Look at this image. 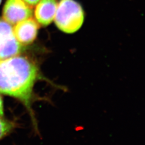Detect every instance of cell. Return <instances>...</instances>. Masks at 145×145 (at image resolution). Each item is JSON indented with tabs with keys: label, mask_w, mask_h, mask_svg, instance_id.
<instances>
[{
	"label": "cell",
	"mask_w": 145,
	"mask_h": 145,
	"mask_svg": "<svg viewBox=\"0 0 145 145\" xmlns=\"http://www.w3.org/2000/svg\"><path fill=\"white\" fill-rule=\"evenodd\" d=\"M2 0H0V5H1V3H2Z\"/></svg>",
	"instance_id": "obj_10"
},
{
	"label": "cell",
	"mask_w": 145,
	"mask_h": 145,
	"mask_svg": "<svg viewBox=\"0 0 145 145\" xmlns=\"http://www.w3.org/2000/svg\"><path fill=\"white\" fill-rule=\"evenodd\" d=\"M5 115V109L3 101L0 94V117H3Z\"/></svg>",
	"instance_id": "obj_8"
},
{
	"label": "cell",
	"mask_w": 145,
	"mask_h": 145,
	"mask_svg": "<svg viewBox=\"0 0 145 145\" xmlns=\"http://www.w3.org/2000/svg\"><path fill=\"white\" fill-rule=\"evenodd\" d=\"M23 1L28 5L34 6L36 5L40 0H23Z\"/></svg>",
	"instance_id": "obj_9"
},
{
	"label": "cell",
	"mask_w": 145,
	"mask_h": 145,
	"mask_svg": "<svg viewBox=\"0 0 145 145\" xmlns=\"http://www.w3.org/2000/svg\"><path fill=\"white\" fill-rule=\"evenodd\" d=\"M38 29L36 21L29 18L17 23L13 31L16 38L23 45L33 42L37 36Z\"/></svg>",
	"instance_id": "obj_5"
},
{
	"label": "cell",
	"mask_w": 145,
	"mask_h": 145,
	"mask_svg": "<svg viewBox=\"0 0 145 145\" xmlns=\"http://www.w3.org/2000/svg\"><path fill=\"white\" fill-rule=\"evenodd\" d=\"M83 9L75 0H60L57 4L54 21L56 26L66 33L78 31L83 24Z\"/></svg>",
	"instance_id": "obj_2"
},
{
	"label": "cell",
	"mask_w": 145,
	"mask_h": 145,
	"mask_svg": "<svg viewBox=\"0 0 145 145\" xmlns=\"http://www.w3.org/2000/svg\"><path fill=\"white\" fill-rule=\"evenodd\" d=\"M10 24L0 18V59L17 56L23 51Z\"/></svg>",
	"instance_id": "obj_3"
},
{
	"label": "cell",
	"mask_w": 145,
	"mask_h": 145,
	"mask_svg": "<svg viewBox=\"0 0 145 145\" xmlns=\"http://www.w3.org/2000/svg\"><path fill=\"white\" fill-rule=\"evenodd\" d=\"M32 15L31 8L23 0H7L3 9L4 20L11 24L29 18Z\"/></svg>",
	"instance_id": "obj_4"
},
{
	"label": "cell",
	"mask_w": 145,
	"mask_h": 145,
	"mask_svg": "<svg viewBox=\"0 0 145 145\" xmlns=\"http://www.w3.org/2000/svg\"><path fill=\"white\" fill-rule=\"evenodd\" d=\"M40 78L38 67L27 57L16 56L0 59V94L16 99L24 106L36 131L33 104L38 98L34 89Z\"/></svg>",
	"instance_id": "obj_1"
},
{
	"label": "cell",
	"mask_w": 145,
	"mask_h": 145,
	"mask_svg": "<svg viewBox=\"0 0 145 145\" xmlns=\"http://www.w3.org/2000/svg\"><path fill=\"white\" fill-rule=\"evenodd\" d=\"M35 10L36 21L42 26H47L54 19L57 9V0H40Z\"/></svg>",
	"instance_id": "obj_6"
},
{
	"label": "cell",
	"mask_w": 145,
	"mask_h": 145,
	"mask_svg": "<svg viewBox=\"0 0 145 145\" xmlns=\"http://www.w3.org/2000/svg\"><path fill=\"white\" fill-rule=\"evenodd\" d=\"M16 124L3 117H0V140L9 135L15 129Z\"/></svg>",
	"instance_id": "obj_7"
}]
</instances>
